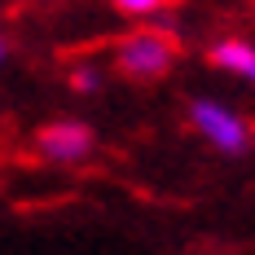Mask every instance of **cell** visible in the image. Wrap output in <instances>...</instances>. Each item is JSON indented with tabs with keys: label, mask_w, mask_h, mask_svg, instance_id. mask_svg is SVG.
Here are the masks:
<instances>
[{
	"label": "cell",
	"mask_w": 255,
	"mask_h": 255,
	"mask_svg": "<svg viewBox=\"0 0 255 255\" xmlns=\"http://www.w3.org/2000/svg\"><path fill=\"white\" fill-rule=\"evenodd\" d=\"M115 62H119V71H124L128 79H158V75L172 71L176 44H172L167 35H158V31H136V35L119 40Z\"/></svg>",
	"instance_id": "obj_2"
},
{
	"label": "cell",
	"mask_w": 255,
	"mask_h": 255,
	"mask_svg": "<svg viewBox=\"0 0 255 255\" xmlns=\"http://www.w3.org/2000/svg\"><path fill=\"white\" fill-rule=\"evenodd\" d=\"M4 57H9V44H4V35H0V66H4Z\"/></svg>",
	"instance_id": "obj_7"
},
{
	"label": "cell",
	"mask_w": 255,
	"mask_h": 255,
	"mask_svg": "<svg viewBox=\"0 0 255 255\" xmlns=\"http://www.w3.org/2000/svg\"><path fill=\"white\" fill-rule=\"evenodd\" d=\"M119 13H132V18H145V13H158L163 0H110Z\"/></svg>",
	"instance_id": "obj_6"
},
{
	"label": "cell",
	"mask_w": 255,
	"mask_h": 255,
	"mask_svg": "<svg viewBox=\"0 0 255 255\" xmlns=\"http://www.w3.org/2000/svg\"><path fill=\"white\" fill-rule=\"evenodd\" d=\"M71 88H75V93H84V97L102 93V71H97V66H88V62H84V66H75V71H71Z\"/></svg>",
	"instance_id": "obj_5"
},
{
	"label": "cell",
	"mask_w": 255,
	"mask_h": 255,
	"mask_svg": "<svg viewBox=\"0 0 255 255\" xmlns=\"http://www.w3.org/2000/svg\"><path fill=\"white\" fill-rule=\"evenodd\" d=\"M35 150L44 154L49 163H84V158L93 154V128L79 124V119L49 124L40 136H35Z\"/></svg>",
	"instance_id": "obj_3"
},
{
	"label": "cell",
	"mask_w": 255,
	"mask_h": 255,
	"mask_svg": "<svg viewBox=\"0 0 255 255\" xmlns=\"http://www.w3.org/2000/svg\"><path fill=\"white\" fill-rule=\"evenodd\" d=\"M211 66L247 79L255 88V44H247V40H220V44H211Z\"/></svg>",
	"instance_id": "obj_4"
},
{
	"label": "cell",
	"mask_w": 255,
	"mask_h": 255,
	"mask_svg": "<svg viewBox=\"0 0 255 255\" xmlns=\"http://www.w3.org/2000/svg\"><path fill=\"white\" fill-rule=\"evenodd\" d=\"M189 124H194V132L203 136L207 145H216V150L229 154V158L251 150V128H247V119H242L238 110H229L225 102L194 97V102H189Z\"/></svg>",
	"instance_id": "obj_1"
}]
</instances>
